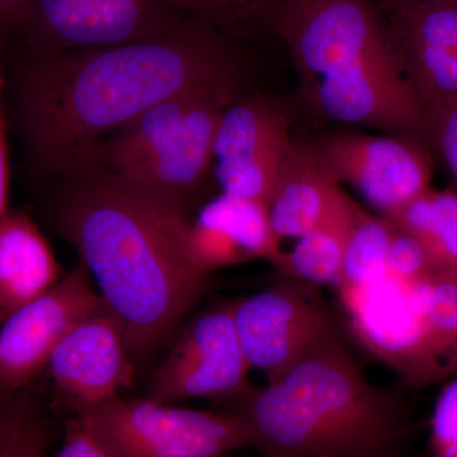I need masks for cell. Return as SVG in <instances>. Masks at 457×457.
I'll list each match as a JSON object with an SVG mask.
<instances>
[{"label":"cell","instance_id":"603a6c76","mask_svg":"<svg viewBox=\"0 0 457 457\" xmlns=\"http://www.w3.org/2000/svg\"><path fill=\"white\" fill-rule=\"evenodd\" d=\"M50 442L51 425L44 409L35 399L20 394L12 405L0 457H46Z\"/></svg>","mask_w":457,"mask_h":457},{"label":"cell","instance_id":"1f68e13d","mask_svg":"<svg viewBox=\"0 0 457 457\" xmlns=\"http://www.w3.org/2000/svg\"><path fill=\"white\" fill-rule=\"evenodd\" d=\"M224 457H228V456H224Z\"/></svg>","mask_w":457,"mask_h":457},{"label":"cell","instance_id":"484cf974","mask_svg":"<svg viewBox=\"0 0 457 457\" xmlns=\"http://www.w3.org/2000/svg\"><path fill=\"white\" fill-rule=\"evenodd\" d=\"M429 143L438 150L457 180V99L428 116Z\"/></svg>","mask_w":457,"mask_h":457},{"label":"cell","instance_id":"3957f363","mask_svg":"<svg viewBox=\"0 0 457 457\" xmlns=\"http://www.w3.org/2000/svg\"><path fill=\"white\" fill-rule=\"evenodd\" d=\"M227 404L262 457H407L413 438L404 394L371 383L339 332Z\"/></svg>","mask_w":457,"mask_h":457},{"label":"cell","instance_id":"d6986e66","mask_svg":"<svg viewBox=\"0 0 457 457\" xmlns=\"http://www.w3.org/2000/svg\"><path fill=\"white\" fill-rule=\"evenodd\" d=\"M282 0H170L185 17L200 21L230 40L272 32Z\"/></svg>","mask_w":457,"mask_h":457},{"label":"cell","instance_id":"8992f818","mask_svg":"<svg viewBox=\"0 0 457 457\" xmlns=\"http://www.w3.org/2000/svg\"><path fill=\"white\" fill-rule=\"evenodd\" d=\"M233 317L249 365L267 383L278 380L338 332L319 286L284 275L234 302Z\"/></svg>","mask_w":457,"mask_h":457},{"label":"cell","instance_id":"4dcf8cb0","mask_svg":"<svg viewBox=\"0 0 457 457\" xmlns=\"http://www.w3.org/2000/svg\"><path fill=\"white\" fill-rule=\"evenodd\" d=\"M13 402L9 403V404L0 403V447L4 444L5 437H7L9 422H11L12 405H13Z\"/></svg>","mask_w":457,"mask_h":457},{"label":"cell","instance_id":"2e32d148","mask_svg":"<svg viewBox=\"0 0 457 457\" xmlns=\"http://www.w3.org/2000/svg\"><path fill=\"white\" fill-rule=\"evenodd\" d=\"M62 278L40 228L26 213L9 210L0 220V323Z\"/></svg>","mask_w":457,"mask_h":457},{"label":"cell","instance_id":"ba28073f","mask_svg":"<svg viewBox=\"0 0 457 457\" xmlns=\"http://www.w3.org/2000/svg\"><path fill=\"white\" fill-rule=\"evenodd\" d=\"M186 18L170 0H33L18 29L37 56L153 40Z\"/></svg>","mask_w":457,"mask_h":457},{"label":"cell","instance_id":"52a82bcc","mask_svg":"<svg viewBox=\"0 0 457 457\" xmlns=\"http://www.w3.org/2000/svg\"><path fill=\"white\" fill-rule=\"evenodd\" d=\"M233 305L213 306L182 324L152 376L147 398L167 404L187 399L228 403L253 389Z\"/></svg>","mask_w":457,"mask_h":457},{"label":"cell","instance_id":"ffe728a7","mask_svg":"<svg viewBox=\"0 0 457 457\" xmlns=\"http://www.w3.org/2000/svg\"><path fill=\"white\" fill-rule=\"evenodd\" d=\"M399 46L408 80L427 117L457 99V50L404 42Z\"/></svg>","mask_w":457,"mask_h":457},{"label":"cell","instance_id":"4fadbf2b","mask_svg":"<svg viewBox=\"0 0 457 457\" xmlns=\"http://www.w3.org/2000/svg\"><path fill=\"white\" fill-rule=\"evenodd\" d=\"M46 370L74 411L119 398L134 376L119 319L106 308L80 321L57 345Z\"/></svg>","mask_w":457,"mask_h":457},{"label":"cell","instance_id":"6da1fadb","mask_svg":"<svg viewBox=\"0 0 457 457\" xmlns=\"http://www.w3.org/2000/svg\"><path fill=\"white\" fill-rule=\"evenodd\" d=\"M231 40L186 18L153 40L33 56L17 112L33 162L60 179L92 165L98 144L159 102L197 87L240 83Z\"/></svg>","mask_w":457,"mask_h":457},{"label":"cell","instance_id":"7402d4cb","mask_svg":"<svg viewBox=\"0 0 457 457\" xmlns=\"http://www.w3.org/2000/svg\"><path fill=\"white\" fill-rule=\"evenodd\" d=\"M383 17L399 42L457 50V0L400 9Z\"/></svg>","mask_w":457,"mask_h":457},{"label":"cell","instance_id":"7a4b0ae2","mask_svg":"<svg viewBox=\"0 0 457 457\" xmlns=\"http://www.w3.org/2000/svg\"><path fill=\"white\" fill-rule=\"evenodd\" d=\"M62 180L54 228L77 249L121 323L132 361L146 359L212 286L192 258L191 220L96 165Z\"/></svg>","mask_w":457,"mask_h":457},{"label":"cell","instance_id":"f1b7e54d","mask_svg":"<svg viewBox=\"0 0 457 457\" xmlns=\"http://www.w3.org/2000/svg\"><path fill=\"white\" fill-rule=\"evenodd\" d=\"M33 0H0V31L18 29Z\"/></svg>","mask_w":457,"mask_h":457},{"label":"cell","instance_id":"44dd1931","mask_svg":"<svg viewBox=\"0 0 457 457\" xmlns=\"http://www.w3.org/2000/svg\"><path fill=\"white\" fill-rule=\"evenodd\" d=\"M393 233L389 219L363 212L352 231L337 288L368 285L386 278Z\"/></svg>","mask_w":457,"mask_h":457},{"label":"cell","instance_id":"30bf717a","mask_svg":"<svg viewBox=\"0 0 457 457\" xmlns=\"http://www.w3.org/2000/svg\"><path fill=\"white\" fill-rule=\"evenodd\" d=\"M312 145L338 185L353 186L386 218L431 188L433 158L423 141L343 132Z\"/></svg>","mask_w":457,"mask_h":457},{"label":"cell","instance_id":"9a60e30c","mask_svg":"<svg viewBox=\"0 0 457 457\" xmlns=\"http://www.w3.org/2000/svg\"><path fill=\"white\" fill-rule=\"evenodd\" d=\"M343 194L314 145L294 140L269 204L273 233L281 242L286 237L299 239L326 218Z\"/></svg>","mask_w":457,"mask_h":457},{"label":"cell","instance_id":"9c48e42d","mask_svg":"<svg viewBox=\"0 0 457 457\" xmlns=\"http://www.w3.org/2000/svg\"><path fill=\"white\" fill-rule=\"evenodd\" d=\"M82 261L54 287L9 315L0 328V403L13 402L46 369L80 321L107 308Z\"/></svg>","mask_w":457,"mask_h":457},{"label":"cell","instance_id":"5bb4252c","mask_svg":"<svg viewBox=\"0 0 457 457\" xmlns=\"http://www.w3.org/2000/svg\"><path fill=\"white\" fill-rule=\"evenodd\" d=\"M189 249L198 269L215 270L266 261L278 270L284 260L266 204L220 194L201 207L189 225Z\"/></svg>","mask_w":457,"mask_h":457},{"label":"cell","instance_id":"e0dca14e","mask_svg":"<svg viewBox=\"0 0 457 457\" xmlns=\"http://www.w3.org/2000/svg\"><path fill=\"white\" fill-rule=\"evenodd\" d=\"M363 212L365 210L345 192L326 218L299 237L290 252H285L279 275L337 287L352 231Z\"/></svg>","mask_w":457,"mask_h":457},{"label":"cell","instance_id":"83f0119b","mask_svg":"<svg viewBox=\"0 0 457 457\" xmlns=\"http://www.w3.org/2000/svg\"><path fill=\"white\" fill-rule=\"evenodd\" d=\"M3 78L0 71V220L9 212V154L5 134L4 111H3Z\"/></svg>","mask_w":457,"mask_h":457},{"label":"cell","instance_id":"7c38bea8","mask_svg":"<svg viewBox=\"0 0 457 457\" xmlns=\"http://www.w3.org/2000/svg\"><path fill=\"white\" fill-rule=\"evenodd\" d=\"M239 84L207 90L185 122L170 137L122 174L126 182L187 213L213 165V143L225 108L237 97Z\"/></svg>","mask_w":457,"mask_h":457},{"label":"cell","instance_id":"5b68a950","mask_svg":"<svg viewBox=\"0 0 457 457\" xmlns=\"http://www.w3.org/2000/svg\"><path fill=\"white\" fill-rule=\"evenodd\" d=\"M74 420L113 457H224L251 447L237 414L123 399L75 409Z\"/></svg>","mask_w":457,"mask_h":457},{"label":"cell","instance_id":"ac0fdd59","mask_svg":"<svg viewBox=\"0 0 457 457\" xmlns=\"http://www.w3.org/2000/svg\"><path fill=\"white\" fill-rule=\"evenodd\" d=\"M387 219L425 246L436 275L457 281V191L431 187Z\"/></svg>","mask_w":457,"mask_h":457},{"label":"cell","instance_id":"cb8c5ba5","mask_svg":"<svg viewBox=\"0 0 457 457\" xmlns=\"http://www.w3.org/2000/svg\"><path fill=\"white\" fill-rule=\"evenodd\" d=\"M432 457H457V376L445 383L429 420Z\"/></svg>","mask_w":457,"mask_h":457},{"label":"cell","instance_id":"f546056e","mask_svg":"<svg viewBox=\"0 0 457 457\" xmlns=\"http://www.w3.org/2000/svg\"><path fill=\"white\" fill-rule=\"evenodd\" d=\"M375 7L383 16L400 11V9L417 7V5L436 4V3L455 2V0H372Z\"/></svg>","mask_w":457,"mask_h":457},{"label":"cell","instance_id":"d4e9b609","mask_svg":"<svg viewBox=\"0 0 457 457\" xmlns=\"http://www.w3.org/2000/svg\"><path fill=\"white\" fill-rule=\"evenodd\" d=\"M387 270L392 278L407 282L423 281L436 275L425 246L395 227L387 255Z\"/></svg>","mask_w":457,"mask_h":457},{"label":"cell","instance_id":"8fae6325","mask_svg":"<svg viewBox=\"0 0 457 457\" xmlns=\"http://www.w3.org/2000/svg\"><path fill=\"white\" fill-rule=\"evenodd\" d=\"M293 141L290 120L273 102L234 99L221 114L213 143V174L221 194L269 207Z\"/></svg>","mask_w":457,"mask_h":457},{"label":"cell","instance_id":"4316f807","mask_svg":"<svg viewBox=\"0 0 457 457\" xmlns=\"http://www.w3.org/2000/svg\"><path fill=\"white\" fill-rule=\"evenodd\" d=\"M55 457H113L77 420L66 427L64 444Z\"/></svg>","mask_w":457,"mask_h":457},{"label":"cell","instance_id":"277c9868","mask_svg":"<svg viewBox=\"0 0 457 457\" xmlns=\"http://www.w3.org/2000/svg\"><path fill=\"white\" fill-rule=\"evenodd\" d=\"M272 33L321 116L429 143L399 42L372 0H282Z\"/></svg>","mask_w":457,"mask_h":457}]
</instances>
